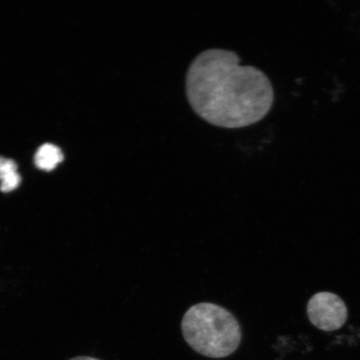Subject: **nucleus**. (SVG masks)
<instances>
[{
    "mask_svg": "<svg viewBox=\"0 0 360 360\" xmlns=\"http://www.w3.org/2000/svg\"><path fill=\"white\" fill-rule=\"evenodd\" d=\"M0 191L4 193L16 190L21 183L15 162L2 156H0Z\"/></svg>",
    "mask_w": 360,
    "mask_h": 360,
    "instance_id": "39448f33",
    "label": "nucleus"
},
{
    "mask_svg": "<svg viewBox=\"0 0 360 360\" xmlns=\"http://www.w3.org/2000/svg\"><path fill=\"white\" fill-rule=\"evenodd\" d=\"M188 103L207 123L224 129L247 127L271 110L274 89L264 72L240 65L233 51L210 49L198 55L186 80Z\"/></svg>",
    "mask_w": 360,
    "mask_h": 360,
    "instance_id": "f257e3e1",
    "label": "nucleus"
},
{
    "mask_svg": "<svg viewBox=\"0 0 360 360\" xmlns=\"http://www.w3.org/2000/svg\"><path fill=\"white\" fill-rule=\"evenodd\" d=\"M307 312L313 325L323 331L339 330L348 318L344 301L330 292L314 295L309 301Z\"/></svg>",
    "mask_w": 360,
    "mask_h": 360,
    "instance_id": "7ed1b4c3",
    "label": "nucleus"
},
{
    "mask_svg": "<svg viewBox=\"0 0 360 360\" xmlns=\"http://www.w3.org/2000/svg\"><path fill=\"white\" fill-rule=\"evenodd\" d=\"M70 360H100V359H94V358H91V357H77V358L72 359Z\"/></svg>",
    "mask_w": 360,
    "mask_h": 360,
    "instance_id": "423d86ee",
    "label": "nucleus"
},
{
    "mask_svg": "<svg viewBox=\"0 0 360 360\" xmlns=\"http://www.w3.org/2000/svg\"><path fill=\"white\" fill-rule=\"evenodd\" d=\"M184 340L204 356L221 359L238 349L242 339L240 323L226 309L211 303L192 306L181 323Z\"/></svg>",
    "mask_w": 360,
    "mask_h": 360,
    "instance_id": "f03ea898",
    "label": "nucleus"
},
{
    "mask_svg": "<svg viewBox=\"0 0 360 360\" xmlns=\"http://www.w3.org/2000/svg\"><path fill=\"white\" fill-rule=\"evenodd\" d=\"M64 160V155L60 148L52 143H44L40 146L34 156V164L37 168L44 171H52Z\"/></svg>",
    "mask_w": 360,
    "mask_h": 360,
    "instance_id": "20e7f679",
    "label": "nucleus"
}]
</instances>
